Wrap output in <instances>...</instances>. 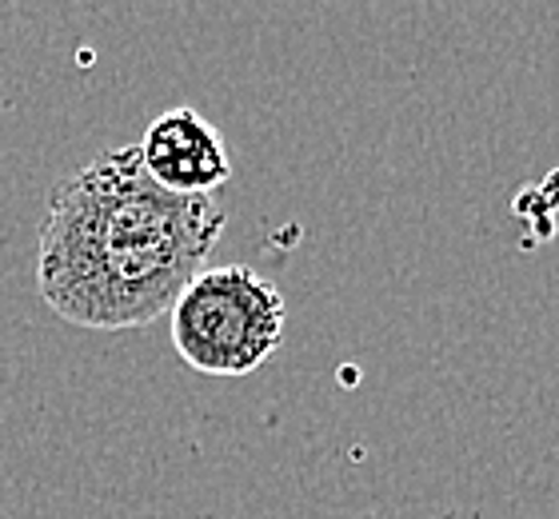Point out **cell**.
Returning <instances> with one entry per match:
<instances>
[{
    "label": "cell",
    "instance_id": "1",
    "mask_svg": "<svg viewBox=\"0 0 559 519\" xmlns=\"http://www.w3.org/2000/svg\"><path fill=\"white\" fill-rule=\"evenodd\" d=\"M221 197H173L136 144L96 152L48 200L36 288L60 320L93 332L144 328L173 311L224 236Z\"/></svg>",
    "mask_w": 559,
    "mask_h": 519
},
{
    "label": "cell",
    "instance_id": "2",
    "mask_svg": "<svg viewBox=\"0 0 559 519\" xmlns=\"http://www.w3.org/2000/svg\"><path fill=\"white\" fill-rule=\"evenodd\" d=\"M173 347L200 376H252L284 344L288 304L248 264L204 268L173 304Z\"/></svg>",
    "mask_w": 559,
    "mask_h": 519
},
{
    "label": "cell",
    "instance_id": "3",
    "mask_svg": "<svg viewBox=\"0 0 559 519\" xmlns=\"http://www.w3.org/2000/svg\"><path fill=\"white\" fill-rule=\"evenodd\" d=\"M136 152L144 173L173 197H216L236 173L228 140L197 108L160 113L144 128Z\"/></svg>",
    "mask_w": 559,
    "mask_h": 519
}]
</instances>
